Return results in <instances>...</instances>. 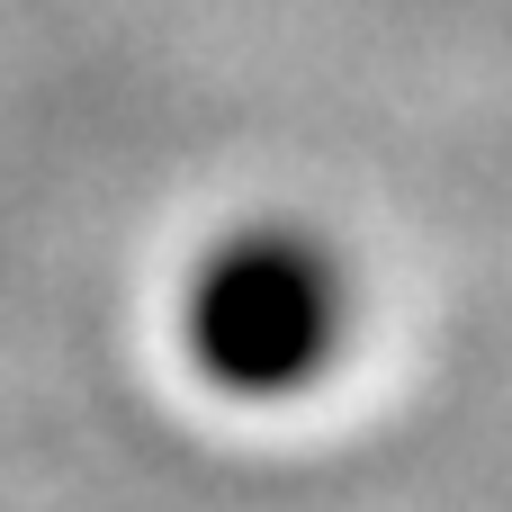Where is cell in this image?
<instances>
[{"instance_id":"1","label":"cell","mask_w":512,"mask_h":512,"mask_svg":"<svg viewBox=\"0 0 512 512\" xmlns=\"http://www.w3.org/2000/svg\"><path fill=\"white\" fill-rule=\"evenodd\" d=\"M342 324H351L342 261L288 225L234 234L225 252H207V270L189 288V360L207 387H225L243 405H279V396L315 387L342 351Z\"/></svg>"}]
</instances>
